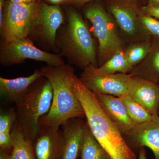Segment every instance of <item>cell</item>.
<instances>
[{
    "mask_svg": "<svg viewBox=\"0 0 159 159\" xmlns=\"http://www.w3.org/2000/svg\"><path fill=\"white\" fill-rule=\"evenodd\" d=\"M36 159H62L64 139L59 127H40L33 142Z\"/></svg>",
    "mask_w": 159,
    "mask_h": 159,
    "instance_id": "cell-11",
    "label": "cell"
},
{
    "mask_svg": "<svg viewBox=\"0 0 159 159\" xmlns=\"http://www.w3.org/2000/svg\"><path fill=\"white\" fill-rule=\"evenodd\" d=\"M66 16V23L61 26L55 41L60 54L80 68L98 67L96 45L86 23L72 8L67 9Z\"/></svg>",
    "mask_w": 159,
    "mask_h": 159,
    "instance_id": "cell-3",
    "label": "cell"
},
{
    "mask_svg": "<svg viewBox=\"0 0 159 159\" xmlns=\"http://www.w3.org/2000/svg\"><path fill=\"white\" fill-rule=\"evenodd\" d=\"M15 108H11L0 114V133L10 132L16 122Z\"/></svg>",
    "mask_w": 159,
    "mask_h": 159,
    "instance_id": "cell-22",
    "label": "cell"
},
{
    "mask_svg": "<svg viewBox=\"0 0 159 159\" xmlns=\"http://www.w3.org/2000/svg\"><path fill=\"white\" fill-rule=\"evenodd\" d=\"M93 0H64L61 5H72L82 6Z\"/></svg>",
    "mask_w": 159,
    "mask_h": 159,
    "instance_id": "cell-26",
    "label": "cell"
},
{
    "mask_svg": "<svg viewBox=\"0 0 159 159\" xmlns=\"http://www.w3.org/2000/svg\"><path fill=\"white\" fill-rule=\"evenodd\" d=\"M9 154L6 151L0 148V159H9Z\"/></svg>",
    "mask_w": 159,
    "mask_h": 159,
    "instance_id": "cell-30",
    "label": "cell"
},
{
    "mask_svg": "<svg viewBox=\"0 0 159 159\" xmlns=\"http://www.w3.org/2000/svg\"><path fill=\"white\" fill-rule=\"evenodd\" d=\"M119 97L125 105L129 117L136 124L149 122L153 118V116L134 100L129 94Z\"/></svg>",
    "mask_w": 159,
    "mask_h": 159,
    "instance_id": "cell-20",
    "label": "cell"
},
{
    "mask_svg": "<svg viewBox=\"0 0 159 159\" xmlns=\"http://www.w3.org/2000/svg\"><path fill=\"white\" fill-rule=\"evenodd\" d=\"M141 11L143 14L159 18V5L148 4L141 7Z\"/></svg>",
    "mask_w": 159,
    "mask_h": 159,
    "instance_id": "cell-25",
    "label": "cell"
},
{
    "mask_svg": "<svg viewBox=\"0 0 159 159\" xmlns=\"http://www.w3.org/2000/svg\"><path fill=\"white\" fill-rule=\"evenodd\" d=\"M73 89L84 110L87 122L94 137L112 159H137L123 134L109 118L95 93L75 76Z\"/></svg>",
    "mask_w": 159,
    "mask_h": 159,
    "instance_id": "cell-1",
    "label": "cell"
},
{
    "mask_svg": "<svg viewBox=\"0 0 159 159\" xmlns=\"http://www.w3.org/2000/svg\"><path fill=\"white\" fill-rule=\"evenodd\" d=\"M84 13L98 40V61L101 66L123 50L122 42L114 22L101 5L97 3L89 5Z\"/></svg>",
    "mask_w": 159,
    "mask_h": 159,
    "instance_id": "cell-5",
    "label": "cell"
},
{
    "mask_svg": "<svg viewBox=\"0 0 159 159\" xmlns=\"http://www.w3.org/2000/svg\"><path fill=\"white\" fill-rule=\"evenodd\" d=\"M129 94L152 116L159 115V85L148 79L131 75Z\"/></svg>",
    "mask_w": 159,
    "mask_h": 159,
    "instance_id": "cell-13",
    "label": "cell"
},
{
    "mask_svg": "<svg viewBox=\"0 0 159 159\" xmlns=\"http://www.w3.org/2000/svg\"><path fill=\"white\" fill-rule=\"evenodd\" d=\"M85 123L82 118H73L61 125L64 139L62 159L78 158L83 143Z\"/></svg>",
    "mask_w": 159,
    "mask_h": 159,
    "instance_id": "cell-15",
    "label": "cell"
},
{
    "mask_svg": "<svg viewBox=\"0 0 159 159\" xmlns=\"http://www.w3.org/2000/svg\"><path fill=\"white\" fill-rule=\"evenodd\" d=\"M152 66L154 71L159 75V51L154 56L152 60Z\"/></svg>",
    "mask_w": 159,
    "mask_h": 159,
    "instance_id": "cell-27",
    "label": "cell"
},
{
    "mask_svg": "<svg viewBox=\"0 0 159 159\" xmlns=\"http://www.w3.org/2000/svg\"><path fill=\"white\" fill-rule=\"evenodd\" d=\"M109 10L117 25L127 36L136 37L145 30L140 20L141 9L139 10L134 2L116 0L110 5Z\"/></svg>",
    "mask_w": 159,
    "mask_h": 159,
    "instance_id": "cell-10",
    "label": "cell"
},
{
    "mask_svg": "<svg viewBox=\"0 0 159 159\" xmlns=\"http://www.w3.org/2000/svg\"><path fill=\"white\" fill-rule=\"evenodd\" d=\"M80 156L81 159H112L94 137L87 122L84 125V138Z\"/></svg>",
    "mask_w": 159,
    "mask_h": 159,
    "instance_id": "cell-19",
    "label": "cell"
},
{
    "mask_svg": "<svg viewBox=\"0 0 159 159\" xmlns=\"http://www.w3.org/2000/svg\"><path fill=\"white\" fill-rule=\"evenodd\" d=\"M13 143L10 132L0 133V148L10 154L13 148Z\"/></svg>",
    "mask_w": 159,
    "mask_h": 159,
    "instance_id": "cell-24",
    "label": "cell"
},
{
    "mask_svg": "<svg viewBox=\"0 0 159 159\" xmlns=\"http://www.w3.org/2000/svg\"><path fill=\"white\" fill-rule=\"evenodd\" d=\"M140 20L144 29L154 35L159 36V21L154 18L141 13Z\"/></svg>",
    "mask_w": 159,
    "mask_h": 159,
    "instance_id": "cell-23",
    "label": "cell"
},
{
    "mask_svg": "<svg viewBox=\"0 0 159 159\" xmlns=\"http://www.w3.org/2000/svg\"><path fill=\"white\" fill-rule=\"evenodd\" d=\"M132 69L125 56V50L123 49L99 67L90 65L86 67L81 74V77L102 76L117 73L126 74Z\"/></svg>",
    "mask_w": 159,
    "mask_h": 159,
    "instance_id": "cell-17",
    "label": "cell"
},
{
    "mask_svg": "<svg viewBox=\"0 0 159 159\" xmlns=\"http://www.w3.org/2000/svg\"><path fill=\"white\" fill-rule=\"evenodd\" d=\"M152 2L150 4H154V5H159V0H151Z\"/></svg>",
    "mask_w": 159,
    "mask_h": 159,
    "instance_id": "cell-33",
    "label": "cell"
},
{
    "mask_svg": "<svg viewBox=\"0 0 159 159\" xmlns=\"http://www.w3.org/2000/svg\"><path fill=\"white\" fill-rule=\"evenodd\" d=\"M12 2L16 3H33L38 2L39 0H8Z\"/></svg>",
    "mask_w": 159,
    "mask_h": 159,
    "instance_id": "cell-32",
    "label": "cell"
},
{
    "mask_svg": "<svg viewBox=\"0 0 159 159\" xmlns=\"http://www.w3.org/2000/svg\"></svg>",
    "mask_w": 159,
    "mask_h": 159,
    "instance_id": "cell-34",
    "label": "cell"
},
{
    "mask_svg": "<svg viewBox=\"0 0 159 159\" xmlns=\"http://www.w3.org/2000/svg\"><path fill=\"white\" fill-rule=\"evenodd\" d=\"M53 99L51 83L45 77L37 80L16 103V122L23 135L33 143L40 129L39 122L48 112Z\"/></svg>",
    "mask_w": 159,
    "mask_h": 159,
    "instance_id": "cell-4",
    "label": "cell"
},
{
    "mask_svg": "<svg viewBox=\"0 0 159 159\" xmlns=\"http://www.w3.org/2000/svg\"><path fill=\"white\" fill-rule=\"evenodd\" d=\"M45 2L51 5H59L62 4L64 0H44Z\"/></svg>",
    "mask_w": 159,
    "mask_h": 159,
    "instance_id": "cell-31",
    "label": "cell"
},
{
    "mask_svg": "<svg viewBox=\"0 0 159 159\" xmlns=\"http://www.w3.org/2000/svg\"><path fill=\"white\" fill-rule=\"evenodd\" d=\"M131 77L129 74L117 73L80 77V79L94 93L119 97L129 94Z\"/></svg>",
    "mask_w": 159,
    "mask_h": 159,
    "instance_id": "cell-12",
    "label": "cell"
},
{
    "mask_svg": "<svg viewBox=\"0 0 159 159\" xmlns=\"http://www.w3.org/2000/svg\"><path fill=\"white\" fill-rule=\"evenodd\" d=\"M29 37L1 44L0 63L4 66L20 64L26 59L43 61L51 66L65 65L59 54L51 53L38 48Z\"/></svg>",
    "mask_w": 159,
    "mask_h": 159,
    "instance_id": "cell-8",
    "label": "cell"
},
{
    "mask_svg": "<svg viewBox=\"0 0 159 159\" xmlns=\"http://www.w3.org/2000/svg\"><path fill=\"white\" fill-rule=\"evenodd\" d=\"M94 93L102 110L124 136L134 129L137 124L129 117L119 97Z\"/></svg>",
    "mask_w": 159,
    "mask_h": 159,
    "instance_id": "cell-14",
    "label": "cell"
},
{
    "mask_svg": "<svg viewBox=\"0 0 159 159\" xmlns=\"http://www.w3.org/2000/svg\"><path fill=\"white\" fill-rule=\"evenodd\" d=\"M150 49L148 40L135 44L125 50V56L132 68L141 62L147 56Z\"/></svg>",
    "mask_w": 159,
    "mask_h": 159,
    "instance_id": "cell-21",
    "label": "cell"
},
{
    "mask_svg": "<svg viewBox=\"0 0 159 159\" xmlns=\"http://www.w3.org/2000/svg\"><path fill=\"white\" fill-rule=\"evenodd\" d=\"M63 23V14L59 5L38 2L29 37L43 51L59 54L55 41L57 31Z\"/></svg>",
    "mask_w": 159,
    "mask_h": 159,
    "instance_id": "cell-6",
    "label": "cell"
},
{
    "mask_svg": "<svg viewBox=\"0 0 159 159\" xmlns=\"http://www.w3.org/2000/svg\"><path fill=\"white\" fill-rule=\"evenodd\" d=\"M40 70L43 77L51 83L53 90L51 108L40 119V127H59L69 119L85 117L82 105L73 89L76 76L74 68L65 64L58 67L44 66Z\"/></svg>",
    "mask_w": 159,
    "mask_h": 159,
    "instance_id": "cell-2",
    "label": "cell"
},
{
    "mask_svg": "<svg viewBox=\"0 0 159 159\" xmlns=\"http://www.w3.org/2000/svg\"><path fill=\"white\" fill-rule=\"evenodd\" d=\"M124 138L136 154L141 147H147L152 151L153 159H159V115L153 116L149 122L137 124Z\"/></svg>",
    "mask_w": 159,
    "mask_h": 159,
    "instance_id": "cell-9",
    "label": "cell"
},
{
    "mask_svg": "<svg viewBox=\"0 0 159 159\" xmlns=\"http://www.w3.org/2000/svg\"><path fill=\"white\" fill-rule=\"evenodd\" d=\"M11 134L13 146L9 159H36L33 143L25 138L20 129L16 123Z\"/></svg>",
    "mask_w": 159,
    "mask_h": 159,
    "instance_id": "cell-18",
    "label": "cell"
},
{
    "mask_svg": "<svg viewBox=\"0 0 159 159\" xmlns=\"http://www.w3.org/2000/svg\"><path fill=\"white\" fill-rule=\"evenodd\" d=\"M40 70H36L28 77L6 79L0 77V94L6 101L16 103L37 80L43 77Z\"/></svg>",
    "mask_w": 159,
    "mask_h": 159,
    "instance_id": "cell-16",
    "label": "cell"
},
{
    "mask_svg": "<svg viewBox=\"0 0 159 159\" xmlns=\"http://www.w3.org/2000/svg\"><path fill=\"white\" fill-rule=\"evenodd\" d=\"M38 2H6L0 24L1 44L29 37Z\"/></svg>",
    "mask_w": 159,
    "mask_h": 159,
    "instance_id": "cell-7",
    "label": "cell"
},
{
    "mask_svg": "<svg viewBox=\"0 0 159 159\" xmlns=\"http://www.w3.org/2000/svg\"><path fill=\"white\" fill-rule=\"evenodd\" d=\"M139 159H146V150L144 147H141L139 148Z\"/></svg>",
    "mask_w": 159,
    "mask_h": 159,
    "instance_id": "cell-29",
    "label": "cell"
},
{
    "mask_svg": "<svg viewBox=\"0 0 159 159\" xmlns=\"http://www.w3.org/2000/svg\"><path fill=\"white\" fill-rule=\"evenodd\" d=\"M5 0H0V24L2 22L3 16V11H4V6H5Z\"/></svg>",
    "mask_w": 159,
    "mask_h": 159,
    "instance_id": "cell-28",
    "label": "cell"
}]
</instances>
